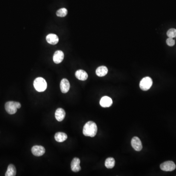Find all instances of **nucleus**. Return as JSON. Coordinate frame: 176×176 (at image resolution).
<instances>
[{
    "label": "nucleus",
    "instance_id": "f257e3e1",
    "mask_svg": "<svg viewBox=\"0 0 176 176\" xmlns=\"http://www.w3.org/2000/svg\"><path fill=\"white\" fill-rule=\"evenodd\" d=\"M98 127L93 121H89L85 124L83 130L84 135L90 137H94L97 135Z\"/></svg>",
    "mask_w": 176,
    "mask_h": 176
},
{
    "label": "nucleus",
    "instance_id": "f03ea898",
    "mask_svg": "<svg viewBox=\"0 0 176 176\" xmlns=\"http://www.w3.org/2000/svg\"><path fill=\"white\" fill-rule=\"evenodd\" d=\"M21 105L19 102L8 101L5 104V109L6 112L10 115H13L17 112V109H20Z\"/></svg>",
    "mask_w": 176,
    "mask_h": 176
},
{
    "label": "nucleus",
    "instance_id": "7ed1b4c3",
    "mask_svg": "<svg viewBox=\"0 0 176 176\" xmlns=\"http://www.w3.org/2000/svg\"><path fill=\"white\" fill-rule=\"evenodd\" d=\"M34 88L37 91L43 92L47 88V83L45 79L42 77H38L34 80L33 82Z\"/></svg>",
    "mask_w": 176,
    "mask_h": 176
},
{
    "label": "nucleus",
    "instance_id": "20e7f679",
    "mask_svg": "<svg viewBox=\"0 0 176 176\" xmlns=\"http://www.w3.org/2000/svg\"><path fill=\"white\" fill-rule=\"evenodd\" d=\"M153 85V81L151 78L148 76L144 77L141 80L140 84V87L142 90L146 91L148 90L152 87Z\"/></svg>",
    "mask_w": 176,
    "mask_h": 176
},
{
    "label": "nucleus",
    "instance_id": "39448f33",
    "mask_svg": "<svg viewBox=\"0 0 176 176\" xmlns=\"http://www.w3.org/2000/svg\"><path fill=\"white\" fill-rule=\"evenodd\" d=\"M175 163L172 161H167L160 164V169L164 171H172L176 169Z\"/></svg>",
    "mask_w": 176,
    "mask_h": 176
},
{
    "label": "nucleus",
    "instance_id": "423d86ee",
    "mask_svg": "<svg viewBox=\"0 0 176 176\" xmlns=\"http://www.w3.org/2000/svg\"><path fill=\"white\" fill-rule=\"evenodd\" d=\"M46 150L44 147L39 145L33 146L32 149V152L33 155L37 157L43 156L45 154Z\"/></svg>",
    "mask_w": 176,
    "mask_h": 176
},
{
    "label": "nucleus",
    "instance_id": "0eeeda50",
    "mask_svg": "<svg viewBox=\"0 0 176 176\" xmlns=\"http://www.w3.org/2000/svg\"><path fill=\"white\" fill-rule=\"evenodd\" d=\"M132 146L136 151H141L142 149L141 140L137 136H135L131 140Z\"/></svg>",
    "mask_w": 176,
    "mask_h": 176
},
{
    "label": "nucleus",
    "instance_id": "6e6552de",
    "mask_svg": "<svg viewBox=\"0 0 176 176\" xmlns=\"http://www.w3.org/2000/svg\"><path fill=\"white\" fill-rule=\"evenodd\" d=\"M80 160L79 159L75 158L72 159L71 164V169L72 171L74 172H77L81 170V168L80 166Z\"/></svg>",
    "mask_w": 176,
    "mask_h": 176
},
{
    "label": "nucleus",
    "instance_id": "1a4fd4ad",
    "mask_svg": "<svg viewBox=\"0 0 176 176\" xmlns=\"http://www.w3.org/2000/svg\"><path fill=\"white\" fill-rule=\"evenodd\" d=\"M70 89V84L69 80L66 78L63 79L60 82V89L62 93L65 94L69 92Z\"/></svg>",
    "mask_w": 176,
    "mask_h": 176
},
{
    "label": "nucleus",
    "instance_id": "9d476101",
    "mask_svg": "<svg viewBox=\"0 0 176 176\" xmlns=\"http://www.w3.org/2000/svg\"><path fill=\"white\" fill-rule=\"evenodd\" d=\"M64 58V54L61 51H56L53 55V60L55 64H59L62 62Z\"/></svg>",
    "mask_w": 176,
    "mask_h": 176
},
{
    "label": "nucleus",
    "instance_id": "9b49d317",
    "mask_svg": "<svg viewBox=\"0 0 176 176\" xmlns=\"http://www.w3.org/2000/svg\"><path fill=\"white\" fill-rule=\"evenodd\" d=\"M113 104V100L110 97L105 96L101 98L100 101V105L102 107H109Z\"/></svg>",
    "mask_w": 176,
    "mask_h": 176
},
{
    "label": "nucleus",
    "instance_id": "f8f14e48",
    "mask_svg": "<svg viewBox=\"0 0 176 176\" xmlns=\"http://www.w3.org/2000/svg\"><path fill=\"white\" fill-rule=\"evenodd\" d=\"M46 40L51 45H56L59 42V38L56 34L51 33L46 37Z\"/></svg>",
    "mask_w": 176,
    "mask_h": 176
},
{
    "label": "nucleus",
    "instance_id": "ddd939ff",
    "mask_svg": "<svg viewBox=\"0 0 176 176\" xmlns=\"http://www.w3.org/2000/svg\"><path fill=\"white\" fill-rule=\"evenodd\" d=\"M66 113L62 108H58L55 113V117L57 121H62L65 117Z\"/></svg>",
    "mask_w": 176,
    "mask_h": 176
},
{
    "label": "nucleus",
    "instance_id": "4468645a",
    "mask_svg": "<svg viewBox=\"0 0 176 176\" xmlns=\"http://www.w3.org/2000/svg\"><path fill=\"white\" fill-rule=\"evenodd\" d=\"M75 75L78 79L82 80V81L86 80L88 77V75L87 72L82 70H79L75 72Z\"/></svg>",
    "mask_w": 176,
    "mask_h": 176
},
{
    "label": "nucleus",
    "instance_id": "2eb2a0df",
    "mask_svg": "<svg viewBox=\"0 0 176 176\" xmlns=\"http://www.w3.org/2000/svg\"><path fill=\"white\" fill-rule=\"evenodd\" d=\"M54 138L56 141L57 142H62L66 140L68 138V136L65 133L63 132H57L54 136Z\"/></svg>",
    "mask_w": 176,
    "mask_h": 176
},
{
    "label": "nucleus",
    "instance_id": "dca6fc26",
    "mask_svg": "<svg viewBox=\"0 0 176 176\" xmlns=\"http://www.w3.org/2000/svg\"><path fill=\"white\" fill-rule=\"evenodd\" d=\"M108 70L106 67L104 66L99 67L96 70V74L99 77H103L107 74Z\"/></svg>",
    "mask_w": 176,
    "mask_h": 176
},
{
    "label": "nucleus",
    "instance_id": "f3484780",
    "mask_svg": "<svg viewBox=\"0 0 176 176\" xmlns=\"http://www.w3.org/2000/svg\"><path fill=\"white\" fill-rule=\"evenodd\" d=\"M16 174V168L13 164H10L7 168L5 176H15Z\"/></svg>",
    "mask_w": 176,
    "mask_h": 176
},
{
    "label": "nucleus",
    "instance_id": "a211bd4d",
    "mask_svg": "<svg viewBox=\"0 0 176 176\" xmlns=\"http://www.w3.org/2000/svg\"><path fill=\"white\" fill-rule=\"evenodd\" d=\"M115 160L113 158H108L105 160V165L108 169H111L115 166Z\"/></svg>",
    "mask_w": 176,
    "mask_h": 176
},
{
    "label": "nucleus",
    "instance_id": "6ab92c4d",
    "mask_svg": "<svg viewBox=\"0 0 176 176\" xmlns=\"http://www.w3.org/2000/svg\"><path fill=\"white\" fill-rule=\"evenodd\" d=\"M68 14V10L65 8H62L58 10L56 12L57 16L58 17H65Z\"/></svg>",
    "mask_w": 176,
    "mask_h": 176
},
{
    "label": "nucleus",
    "instance_id": "aec40b11",
    "mask_svg": "<svg viewBox=\"0 0 176 176\" xmlns=\"http://www.w3.org/2000/svg\"><path fill=\"white\" fill-rule=\"evenodd\" d=\"M167 35L169 38L176 37V29H171L167 32Z\"/></svg>",
    "mask_w": 176,
    "mask_h": 176
},
{
    "label": "nucleus",
    "instance_id": "412c9836",
    "mask_svg": "<svg viewBox=\"0 0 176 176\" xmlns=\"http://www.w3.org/2000/svg\"><path fill=\"white\" fill-rule=\"evenodd\" d=\"M166 43L168 46L172 47V46L175 45V41L173 39V38H168L166 40Z\"/></svg>",
    "mask_w": 176,
    "mask_h": 176
}]
</instances>
